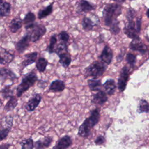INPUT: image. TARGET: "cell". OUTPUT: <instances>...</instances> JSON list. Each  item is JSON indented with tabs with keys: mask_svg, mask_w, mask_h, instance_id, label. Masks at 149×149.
I'll return each instance as SVG.
<instances>
[{
	"mask_svg": "<svg viewBox=\"0 0 149 149\" xmlns=\"http://www.w3.org/2000/svg\"><path fill=\"white\" fill-rule=\"evenodd\" d=\"M41 100L42 97L40 94L36 93L33 94L26 104L24 107L25 109L28 112H32L34 111L39 105Z\"/></svg>",
	"mask_w": 149,
	"mask_h": 149,
	"instance_id": "ba28073f",
	"label": "cell"
},
{
	"mask_svg": "<svg viewBox=\"0 0 149 149\" xmlns=\"http://www.w3.org/2000/svg\"><path fill=\"white\" fill-rule=\"evenodd\" d=\"M146 15L147 16V17L149 18V9L147 10V12H146Z\"/></svg>",
	"mask_w": 149,
	"mask_h": 149,
	"instance_id": "f6af8a7d",
	"label": "cell"
},
{
	"mask_svg": "<svg viewBox=\"0 0 149 149\" xmlns=\"http://www.w3.org/2000/svg\"><path fill=\"white\" fill-rule=\"evenodd\" d=\"M107 100L108 97L106 92L101 90L93 94L91 98V102L98 105H104Z\"/></svg>",
	"mask_w": 149,
	"mask_h": 149,
	"instance_id": "8fae6325",
	"label": "cell"
},
{
	"mask_svg": "<svg viewBox=\"0 0 149 149\" xmlns=\"http://www.w3.org/2000/svg\"><path fill=\"white\" fill-rule=\"evenodd\" d=\"M3 0H0V3H2V2H3Z\"/></svg>",
	"mask_w": 149,
	"mask_h": 149,
	"instance_id": "bcb514c9",
	"label": "cell"
},
{
	"mask_svg": "<svg viewBox=\"0 0 149 149\" xmlns=\"http://www.w3.org/2000/svg\"><path fill=\"white\" fill-rule=\"evenodd\" d=\"M17 104V99L13 95L12 97H10L8 101L6 102V105L4 107V110H5L7 112L11 111L15 108Z\"/></svg>",
	"mask_w": 149,
	"mask_h": 149,
	"instance_id": "f546056e",
	"label": "cell"
},
{
	"mask_svg": "<svg viewBox=\"0 0 149 149\" xmlns=\"http://www.w3.org/2000/svg\"><path fill=\"white\" fill-rule=\"evenodd\" d=\"M65 88V84L61 80H55L49 86V90L52 92H61Z\"/></svg>",
	"mask_w": 149,
	"mask_h": 149,
	"instance_id": "d6986e66",
	"label": "cell"
},
{
	"mask_svg": "<svg viewBox=\"0 0 149 149\" xmlns=\"http://www.w3.org/2000/svg\"><path fill=\"white\" fill-rule=\"evenodd\" d=\"M48 63V61L45 58L43 57L39 58L37 61L36 62V66L37 70L40 73L44 72L46 69Z\"/></svg>",
	"mask_w": 149,
	"mask_h": 149,
	"instance_id": "f1b7e54d",
	"label": "cell"
},
{
	"mask_svg": "<svg viewBox=\"0 0 149 149\" xmlns=\"http://www.w3.org/2000/svg\"><path fill=\"white\" fill-rule=\"evenodd\" d=\"M87 84L89 88L91 91H100L102 86L101 80L97 79H91L88 80Z\"/></svg>",
	"mask_w": 149,
	"mask_h": 149,
	"instance_id": "484cf974",
	"label": "cell"
},
{
	"mask_svg": "<svg viewBox=\"0 0 149 149\" xmlns=\"http://www.w3.org/2000/svg\"><path fill=\"white\" fill-rule=\"evenodd\" d=\"M38 53L37 52H30L24 55V60L21 63V67L22 69H24L26 66L34 63L36 61L37 58Z\"/></svg>",
	"mask_w": 149,
	"mask_h": 149,
	"instance_id": "2e32d148",
	"label": "cell"
},
{
	"mask_svg": "<svg viewBox=\"0 0 149 149\" xmlns=\"http://www.w3.org/2000/svg\"><path fill=\"white\" fill-rule=\"evenodd\" d=\"M106 93L109 95H113L116 90V85L115 80L112 79H107L102 84Z\"/></svg>",
	"mask_w": 149,
	"mask_h": 149,
	"instance_id": "e0dca14e",
	"label": "cell"
},
{
	"mask_svg": "<svg viewBox=\"0 0 149 149\" xmlns=\"http://www.w3.org/2000/svg\"><path fill=\"white\" fill-rule=\"evenodd\" d=\"M126 61L129 65L133 67L136 61V56L131 53H128L127 54L126 56Z\"/></svg>",
	"mask_w": 149,
	"mask_h": 149,
	"instance_id": "74e56055",
	"label": "cell"
},
{
	"mask_svg": "<svg viewBox=\"0 0 149 149\" xmlns=\"http://www.w3.org/2000/svg\"><path fill=\"white\" fill-rule=\"evenodd\" d=\"M72 144V140L71 137L68 135H66L58 140L52 149H68Z\"/></svg>",
	"mask_w": 149,
	"mask_h": 149,
	"instance_id": "7c38bea8",
	"label": "cell"
},
{
	"mask_svg": "<svg viewBox=\"0 0 149 149\" xmlns=\"http://www.w3.org/2000/svg\"><path fill=\"white\" fill-rule=\"evenodd\" d=\"M15 55L10 53L9 51L6 49L1 48V58H0V63L1 65L9 64L14 59Z\"/></svg>",
	"mask_w": 149,
	"mask_h": 149,
	"instance_id": "9a60e30c",
	"label": "cell"
},
{
	"mask_svg": "<svg viewBox=\"0 0 149 149\" xmlns=\"http://www.w3.org/2000/svg\"><path fill=\"white\" fill-rule=\"evenodd\" d=\"M30 41H31V37L30 33L28 32L15 44L16 51L19 54L23 53L29 47Z\"/></svg>",
	"mask_w": 149,
	"mask_h": 149,
	"instance_id": "52a82bcc",
	"label": "cell"
},
{
	"mask_svg": "<svg viewBox=\"0 0 149 149\" xmlns=\"http://www.w3.org/2000/svg\"><path fill=\"white\" fill-rule=\"evenodd\" d=\"M113 58V52L111 48L108 45H105L101 52V55L99 56V59L101 62L109 65L111 64Z\"/></svg>",
	"mask_w": 149,
	"mask_h": 149,
	"instance_id": "9c48e42d",
	"label": "cell"
},
{
	"mask_svg": "<svg viewBox=\"0 0 149 149\" xmlns=\"http://www.w3.org/2000/svg\"><path fill=\"white\" fill-rule=\"evenodd\" d=\"M105 142V137L102 136V135H100L98 136L95 140H94V143L96 145H102Z\"/></svg>",
	"mask_w": 149,
	"mask_h": 149,
	"instance_id": "b9f144b4",
	"label": "cell"
},
{
	"mask_svg": "<svg viewBox=\"0 0 149 149\" xmlns=\"http://www.w3.org/2000/svg\"><path fill=\"white\" fill-rule=\"evenodd\" d=\"M90 131L91 128L87 124V123L84 121L79 127L78 135L82 137H87L90 134Z\"/></svg>",
	"mask_w": 149,
	"mask_h": 149,
	"instance_id": "83f0119b",
	"label": "cell"
},
{
	"mask_svg": "<svg viewBox=\"0 0 149 149\" xmlns=\"http://www.w3.org/2000/svg\"><path fill=\"white\" fill-rule=\"evenodd\" d=\"M13 117L11 115H8L5 116L1 120V123H3V126L5 127H8L11 129L13 126Z\"/></svg>",
	"mask_w": 149,
	"mask_h": 149,
	"instance_id": "d590c367",
	"label": "cell"
},
{
	"mask_svg": "<svg viewBox=\"0 0 149 149\" xmlns=\"http://www.w3.org/2000/svg\"><path fill=\"white\" fill-rule=\"evenodd\" d=\"M137 111L139 113L143 112H149V103L144 99L140 100L137 106Z\"/></svg>",
	"mask_w": 149,
	"mask_h": 149,
	"instance_id": "4dcf8cb0",
	"label": "cell"
},
{
	"mask_svg": "<svg viewBox=\"0 0 149 149\" xmlns=\"http://www.w3.org/2000/svg\"><path fill=\"white\" fill-rule=\"evenodd\" d=\"M95 7L94 5L86 0H80L77 3V11L82 13H87L94 9Z\"/></svg>",
	"mask_w": 149,
	"mask_h": 149,
	"instance_id": "5bb4252c",
	"label": "cell"
},
{
	"mask_svg": "<svg viewBox=\"0 0 149 149\" xmlns=\"http://www.w3.org/2000/svg\"><path fill=\"white\" fill-rule=\"evenodd\" d=\"M129 69L127 66H125L121 69L118 80L117 86L119 91L123 92L125 90L127 81L129 80Z\"/></svg>",
	"mask_w": 149,
	"mask_h": 149,
	"instance_id": "8992f818",
	"label": "cell"
},
{
	"mask_svg": "<svg viewBox=\"0 0 149 149\" xmlns=\"http://www.w3.org/2000/svg\"><path fill=\"white\" fill-rule=\"evenodd\" d=\"M0 76L2 82L8 78L11 80H14L17 78V75L12 70H11L10 69L6 68H1Z\"/></svg>",
	"mask_w": 149,
	"mask_h": 149,
	"instance_id": "ffe728a7",
	"label": "cell"
},
{
	"mask_svg": "<svg viewBox=\"0 0 149 149\" xmlns=\"http://www.w3.org/2000/svg\"><path fill=\"white\" fill-rule=\"evenodd\" d=\"M140 19H137L136 23L133 20H129L123 28V32L128 37L132 38L133 40L138 38V34L140 30Z\"/></svg>",
	"mask_w": 149,
	"mask_h": 149,
	"instance_id": "277c9868",
	"label": "cell"
},
{
	"mask_svg": "<svg viewBox=\"0 0 149 149\" xmlns=\"http://www.w3.org/2000/svg\"><path fill=\"white\" fill-rule=\"evenodd\" d=\"M37 80V76L34 71H31L25 74L23 77L21 83L16 87L17 97H20L24 93L34 85Z\"/></svg>",
	"mask_w": 149,
	"mask_h": 149,
	"instance_id": "7a4b0ae2",
	"label": "cell"
},
{
	"mask_svg": "<svg viewBox=\"0 0 149 149\" xmlns=\"http://www.w3.org/2000/svg\"><path fill=\"white\" fill-rule=\"evenodd\" d=\"M10 129H11L8 127H1L0 132V139L1 141L6 138L10 131Z\"/></svg>",
	"mask_w": 149,
	"mask_h": 149,
	"instance_id": "ab89813d",
	"label": "cell"
},
{
	"mask_svg": "<svg viewBox=\"0 0 149 149\" xmlns=\"http://www.w3.org/2000/svg\"><path fill=\"white\" fill-rule=\"evenodd\" d=\"M119 22L118 20L114 22L111 26L109 27V30L112 34L117 35L120 31V28L119 27Z\"/></svg>",
	"mask_w": 149,
	"mask_h": 149,
	"instance_id": "8d00e7d4",
	"label": "cell"
},
{
	"mask_svg": "<svg viewBox=\"0 0 149 149\" xmlns=\"http://www.w3.org/2000/svg\"><path fill=\"white\" fill-rule=\"evenodd\" d=\"M36 15L31 12H29L23 19V23L24 25V28L26 30H30L32 29L35 25L36 23Z\"/></svg>",
	"mask_w": 149,
	"mask_h": 149,
	"instance_id": "4fadbf2b",
	"label": "cell"
},
{
	"mask_svg": "<svg viewBox=\"0 0 149 149\" xmlns=\"http://www.w3.org/2000/svg\"><path fill=\"white\" fill-rule=\"evenodd\" d=\"M53 5L54 2L45 7L44 8L40 9L38 12V18L39 19H42L50 15L53 11Z\"/></svg>",
	"mask_w": 149,
	"mask_h": 149,
	"instance_id": "603a6c76",
	"label": "cell"
},
{
	"mask_svg": "<svg viewBox=\"0 0 149 149\" xmlns=\"http://www.w3.org/2000/svg\"><path fill=\"white\" fill-rule=\"evenodd\" d=\"M13 91L11 89L10 85H6L1 90V95L2 97L5 99L10 98V97L13 96Z\"/></svg>",
	"mask_w": 149,
	"mask_h": 149,
	"instance_id": "1f68e13d",
	"label": "cell"
},
{
	"mask_svg": "<svg viewBox=\"0 0 149 149\" xmlns=\"http://www.w3.org/2000/svg\"><path fill=\"white\" fill-rule=\"evenodd\" d=\"M23 24V20L20 17H16L10 21L9 26V30L12 33H15L22 28Z\"/></svg>",
	"mask_w": 149,
	"mask_h": 149,
	"instance_id": "7402d4cb",
	"label": "cell"
},
{
	"mask_svg": "<svg viewBox=\"0 0 149 149\" xmlns=\"http://www.w3.org/2000/svg\"><path fill=\"white\" fill-rule=\"evenodd\" d=\"M52 142V139L51 137H45L36 141L34 143L36 149H45L48 148Z\"/></svg>",
	"mask_w": 149,
	"mask_h": 149,
	"instance_id": "44dd1931",
	"label": "cell"
},
{
	"mask_svg": "<svg viewBox=\"0 0 149 149\" xmlns=\"http://www.w3.org/2000/svg\"><path fill=\"white\" fill-rule=\"evenodd\" d=\"M68 46L66 43L61 42L59 43L55 49V52L59 56L61 54L65 53V52H68Z\"/></svg>",
	"mask_w": 149,
	"mask_h": 149,
	"instance_id": "e575fe53",
	"label": "cell"
},
{
	"mask_svg": "<svg viewBox=\"0 0 149 149\" xmlns=\"http://www.w3.org/2000/svg\"><path fill=\"white\" fill-rule=\"evenodd\" d=\"M111 1H114L115 2H117V3H123L126 0H111Z\"/></svg>",
	"mask_w": 149,
	"mask_h": 149,
	"instance_id": "ee69618b",
	"label": "cell"
},
{
	"mask_svg": "<svg viewBox=\"0 0 149 149\" xmlns=\"http://www.w3.org/2000/svg\"><path fill=\"white\" fill-rule=\"evenodd\" d=\"M95 25H97V24H95L93 21V20L91 19L90 18L86 16H84L83 18V20L81 22V26H82L83 29L84 31H88L92 30Z\"/></svg>",
	"mask_w": 149,
	"mask_h": 149,
	"instance_id": "cb8c5ba5",
	"label": "cell"
},
{
	"mask_svg": "<svg viewBox=\"0 0 149 149\" xmlns=\"http://www.w3.org/2000/svg\"><path fill=\"white\" fill-rule=\"evenodd\" d=\"M11 5L10 3L3 1L0 5V16L2 17L8 16L10 13Z\"/></svg>",
	"mask_w": 149,
	"mask_h": 149,
	"instance_id": "4316f807",
	"label": "cell"
},
{
	"mask_svg": "<svg viewBox=\"0 0 149 149\" xmlns=\"http://www.w3.org/2000/svg\"><path fill=\"white\" fill-rule=\"evenodd\" d=\"M57 42V38H56V35L54 34L50 37L49 40V44L47 48V51L49 54H52L55 52V44Z\"/></svg>",
	"mask_w": 149,
	"mask_h": 149,
	"instance_id": "836d02e7",
	"label": "cell"
},
{
	"mask_svg": "<svg viewBox=\"0 0 149 149\" xmlns=\"http://www.w3.org/2000/svg\"><path fill=\"white\" fill-rule=\"evenodd\" d=\"M107 65L101 61H95L91 63L84 69V76L87 77H93L97 79L101 76L106 71Z\"/></svg>",
	"mask_w": 149,
	"mask_h": 149,
	"instance_id": "3957f363",
	"label": "cell"
},
{
	"mask_svg": "<svg viewBox=\"0 0 149 149\" xmlns=\"http://www.w3.org/2000/svg\"><path fill=\"white\" fill-rule=\"evenodd\" d=\"M20 144L21 146V149H33L34 147L33 140L31 138L23 140L20 143Z\"/></svg>",
	"mask_w": 149,
	"mask_h": 149,
	"instance_id": "d6a6232c",
	"label": "cell"
},
{
	"mask_svg": "<svg viewBox=\"0 0 149 149\" xmlns=\"http://www.w3.org/2000/svg\"><path fill=\"white\" fill-rule=\"evenodd\" d=\"M134 15H135V11H134L133 9L130 8V9L127 10V13H126V19L127 20V21L133 20L134 17Z\"/></svg>",
	"mask_w": 149,
	"mask_h": 149,
	"instance_id": "60d3db41",
	"label": "cell"
},
{
	"mask_svg": "<svg viewBox=\"0 0 149 149\" xmlns=\"http://www.w3.org/2000/svg\"><path fill=\"white\" fill-rule=\"evenodd\" d=\"M10 146H11V144H9V143L2 144H1L0 149H9Z\"/></svg>",
	"mask_w": 149,
	"mask_h": 149,
	"instance_id": "7bdbcfd3",
	"label": "cell"
},
{
	"mask_svg": "<svg viewBox=\"0 0 149 149\" xmlns=\"http://www.w3.org/2000/svg\"><path fill=\"white\" fill-rule=\"evenodd\" d=\"M122 6L118 3H108L102 11V16L104 24L107 27H110L115 22L117 17L122 13Z\"/></svg>",
	"mask_w": 149,
	"mask_h": 149,
	"instance_id": "6da1fadb",
	"label": "cell"
},
{
	"mask_svg": "<svg viewBox=\"0 0 149 149\" xmlns=\"http://www.w3.org/2000/svg\"><path fill=\"white\" fill-rule=\"evenodd\" d=\"M58 38L61 42H63L67 43L69 40V35L65 31H61L58 34Z\"/></svg>",
	"mask_w": 149,
	"mask_h": 149,
	"instance_id": "f35d334b",
	"label": "cell"
},
{
	"mask_svg": "<svg viewBox=\"0 0 149 149\" xmlns=\"http://www.w3.org/2000/svg\"><path fill=\"white\" fill-rule=\"evenodd\" d=\"M30 30V31L29 33L30 34L31 41L33 42H36L40 40L47 32V29L44 25L36 23L34 27Z\"/></svg>",
	"mask_w": 149,
	"mask_h": 149,
	"instance_id": "5b68a950",
	"label": "cell"
},
{
	"mask_svg": "<svg viewBox=\"0 0 149 149\" xmlns=\"http://www.w3.org/2000/svg\"><path fill=\"white\" fill-rule=\"evenodd\" d=\"M130 48L133 51H137L141 53H144L146 51V46L142 43L139 38L133 39L130 44Z\"/></svg>",
	"mask_w": 149,
	"mask_h": 149,
	"instance_id": "ac0fdd59",
	"label": "cell"
},
{
	"mask_svg": "<svg viewBox=\"0 0 149 149\" xmlns=\"http://www.w3.org/2000/svg\"><path fill=\"white\" fill-rule=\"evenodd\" d=\"M59 57V62L63 68H68L70 65L72 59L70 54L68 52L61 54Z\"/></svg>",
	"mask_w": 149,
	"mask_h": 149,
	"instance_id": "d4e9b609",
	"label": "cell"
},
{
	"mask_svg": "<svg viewBox=\"0 0 149 149\" xmlns=\"http://www.w3.org/2000/svg\"><path fill=\"white\" fill-rule=\"evenodd\" d=\"M100 119V109L96 108L95 109L92 110L90 113V115L88 118H86L84 121L91 129L94 126H95L99 122Z\"/></svg>",
	"mask_w": 149,
	"mask_h": 149,
	"instance_id": "30bf717a",
	"label": "cell"
}]
</instances>
